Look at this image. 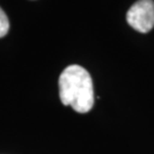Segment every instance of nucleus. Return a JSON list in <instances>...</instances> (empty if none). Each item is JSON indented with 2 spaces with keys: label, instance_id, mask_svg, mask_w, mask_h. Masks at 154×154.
I'll return each mask as SVG.
<instances>
[{
  "label": "nucleus",
  "instance_id": "f257e3e1",
  "mask_svg": "<svg viewBox=\"0 0 154 154\" xmlns=\"http://www.w3.org/2000/svg\"><path fill=\"white\" fill-rule=\"evenodd\" d=\"M60 98L78 113H87L94 106V85L89 72L80 65H70L62 72Z\"/></svg>",
  "mask_w": 154,
  "mask_h": 154
},
{
  "label": "nucleus",
  "instance_id": "f03ea898",
  "mask_svg": "<svg viewBox=\"0 0 154 154\" xmlns=\"http://www.w3.org/2000/svg\"><path fill=\"white\" fill-rule=\"evenodd\" d=\"M127 22L140 33H147L154 26V1L138 0L127 13Z\"/></svg>",
  "mask_w": 154,
  "mask_h": 154
},
{
  "label": "nucleus",
  "instance_id": "7ed1b4c3",
  "mask_svg": "<svg viewBox=\"0 0 154 154\" xmlns=\"http://www.w3.org/2000/svg\"><path fill=\"white\" fill-rule=\"evenodd\" d=\"M9 31V20L6 13L0 8V38L5 37Z\"/></svg>",
  "mask_w": 154,
  "mask_h": 154
}]
</instances>
